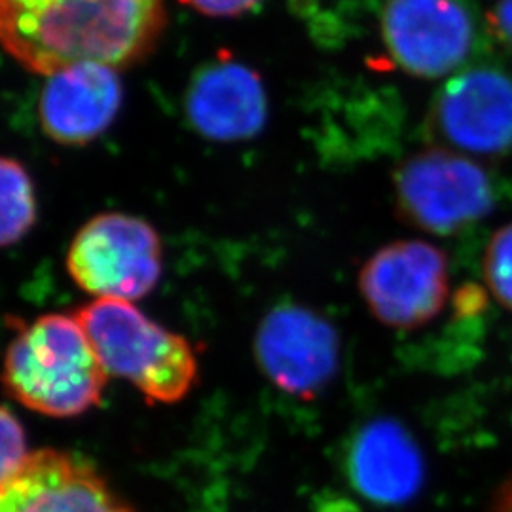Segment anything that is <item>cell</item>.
<instances>
[{"mask_svg": "<svg viewBox=\"0 0 512 512\" xmlns=\"http://www.w3.org/2000/svg\"><path fill=\"white\" fill-rule=\"evenodd\" d=\"M165 0H0V48L35 74L78 63L128 69L164 33Z\"/></svg>", "mask_w": 512, "mask_h": 512, "instance_id": "cell-1", "label": "cell"}, {"mask_svg": "<svg viewBox=\"0 0 512 512\" xmlns=\"http://www.w3.org/2000/svg\"><path fill=\"white\" fill-rule=\"evenodd\" d=\"M109 374L76 315L46 313L19 323L2 384L12 399L48 418H76L101 403Z\"/></svg>", "mask_w": 512, "mask_h": 512, "instance_id": "cell-2", "label": "cell"}, {"mask_svg": "<svg viewBox=\"0 0 512 512\" xmlns=\"http://www.w3.org/2000/svg\"><path fill=\"white\" fill-rule=\"evenodd\" d=\"M74 315L107 374L129 382L147 403H181L196 385L200 365L192 344L133 302L95 298Z\"/></svg>", "mask_w": 512, "mask_h": 512, "instance_id": "cell-3", "label": "cell"}, {"mask_svg": "<svg viewBox=\"0 0 512 512\" xmlns=\"http://www.w3.org/2000/svg\"><path fill=\"white\" fill-rule=\"evenodd\" d=\"M380 29L389 59L418 78L459 73L490 38L476 0H385Z\"/></svg>", "mask_w": 512, "mask_h": 512, "instance_id": "cell-4", "label": "cell"}, {"mask_svg": "<svg viewBox=\"0 0 512 512\" xmlns=\"http://www.w3.org/2000/svg\"><path fill=\"white\" fill-rule=\"evenodd\" d=\"M401 219L423 232L450 236L494 213L499 190L482 164L446 148L410 156L395 171Z\"/></svg>", "mask_w": 512, "mask_h": 512, "instance_id": "cell-5", "label": "cell"}, {"mask_svg": "<svg viewBox=\"0 0 512 512\" xmlns=\"http://www.w3.org/2000/svg\"><path fill=\"white\" fill-rule=\"evenodd\" d=\"M164 270V247L147 220L103 213L88 220L67 253V272L95 298L135 302L152 293Z\"/></svg>", "mask_w": 512, "mask_h": 512, "instance_id": "cell-6", "label": "cell"}, {"mask_svg": "<svg viewBox=\"0 0 512 512\" xmlns=\"http://www.w3.org/2000/svg\"><path fill=\"white\" fill-rule=\"evenodd\" d=\"M427 133L446 150L503 156L512 150V73L469 65L452 74L427 114Z\"/></svg>", "mask_w": 512, "mask_h": 512, "instance_id": "cell-7", "label": "cell"}, {"mask_svg": "<svg viewBox=\"0 0 512 512\" xmlns=\"http://www.w3.org/2000/svg\"><path fill=\"white\" fill-rule=\"evenodd\" d=\"M368 310L397 330L420 329L439 317L450 294L448 260L437 245L393 241L370 256L359 274Z\"/></svg>", "mask_w": 512, "mask_h": 512, "instance_id": "cell-8", "label": "cell"}, {"mask_svg": "<svg viewBox=\"0 0 512 512\" xmlns=\"http://www.w3.org/2000/svg\"><path fill=\"white\" fill-rule=\"evenodd\" d=\"M255 355L262 372L275 387L311 401L336 376L340 338L317 311L285 304L262 319L256 330Z\"/></svg>", "mask_w": 512, "mask_h": 512, "instance_id": "cell-9", "label": "cell"}, {"mask_svg": "<svg viewBox=\"0 0 512 512\" xmlns=\"http://www.w3.org/2000/svg\"><path fill=\"white\" fill-rule=\"evenodd\" d=\"M0 512H135L90 461L42 448L0 486Z\"/></svg>", "mask_w": 512, "mask_h": 512, "instance_id": "cell-10", "label": "cell"}, {"mask_svg": "<svg viewBox=\"0 0 512 512\" xmlns=\"http://www.w3.org/2000/svg\"><path fill=\"white\" fill-rule=\"evenodd\" d=\"M184 110L190 126L219 143L258 135L268 120V95L260 74L236 59H215L192 74Z\"/></svg>", "mask_w": 512, "mask_h": 512, "instance_id": "cell-11", "label": "cell"}, {"mask_svg": "<svg viewBox=\"0 0 512 512\" xmlns=\"http://www.w3.org/2000/svg\"><path fill=\"white\" fill-rule=\"evenodd\" d=\"M122 99L118 69L78 63L48 76L38 101V120L57 145L84 147L110 128Z\"/></svg>", "mask_w": 512, "mask_h": 512, "instance_id": "cell-12", "label": "cell"}, {"mask_svg": "<svg viewBox=\"0 0 512 512\" xmlns=\"http://www.w3.org/2000/svg\"><path fill=\"white\" fill-rule=\"evenodd\" d=\"M353 488L380 505H401L420 492L425 459L418 442L399 421H368L351 440L348 454Z\"/></svg>", "mask_w": 512, "mask_h": 512, "instance_id": "cell-13", "label": "cell"}, {"mask_svg": "<svg viewBox=\"0 0 512 512\" xmlns=\"http://www.w3.org/2000/svg\"><path fill=\"white\" fill-rule=\"evenodd\" d=\"M37 222V194L29 171L0 156V249L25 238Z\"/></svg>", "mask_w": 512, "mask_h": 512, "instance_id": "cell-14", "label": "cell"}, {"mask_svg": "<svg viewBox=\"0 0 512 512\" xmlns=\"http://www.w3.org/2000/svg\"><path fill=\"white\" fill-rule=\"evenodd\" d=\"M482 270L492 296L512 311V222L501 226L488 243Z\"/></svg>", "mask_w": 512, "mask_h": 512, "instance_id": "cell-15", "label": "cell"}, {"mask_svg": "<svg viewBox=\"0 0 512 512\" xmlns=\"http://www.w3.org/2000/svg\"><path fill=\"white\" fill-rule=\"evenodd\" d=\"M31 452H27V435L18 416L0 406V486L18 473Z\"/></svg>", "mask_w": 512, "mask_h": 512, "instance_id": "cell-16", "label": "cell"}, {"mask_svg": "<svg viewBox=\"0 0 512 512\" xmlns=\"http://www.w3.org/2000/svg\"><path fill=\"white\" fill-rule=\"evenodd\" d=\"M490 42L497 44L512 59V0H497L486 14Z\"/></svg>", "mask_w": 512, "mask_h": 512, "instance_id": "cell-17", "label": "cell"}, {"mask_svg": "<svg viewBox=\"0 0 512 512\" xmlns=\"http://www.w3.org/2000/svg\"><path fill=\"white\" fill-rule=\"evenodd\" d=\"M181 2L203 16H211V18H238L260 4V0H181Z\"/></svg>", "mask_w": 512, "mask_h": 512, "instance_id": "cell-18", "label": "cell"}, {"mask_svg": "<svg viewBox=\"0 0 512 512\" xmlns=\"http://www.w3.org/2000/svg\"><path fill=\"white\" fill-rule=\"evenodd\" d=\"M492 512H512V482H509L505 492L499 495Z\"/></svg>", "mask_w": 512, "mask_h": 512, "instance_id": "cell-19", "label": "cell"}]
</instances>
